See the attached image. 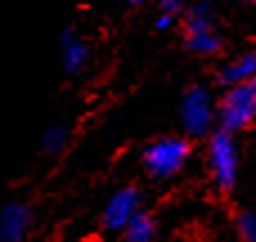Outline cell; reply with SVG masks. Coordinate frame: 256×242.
<instances>
[{
	"instance_id": "9",
	"label": "cell",
	"mask_w": 256,
	"mask_h": 242,
	"mask_svg": "<svg viewBox=\"0 0 256 242\" xmlns=\"http://www.w3.org/2000/svg\"><path fill=\"white\" fill-rule=\"evenodd\" d=\"M122 234H124L126 242H153L155 236H158V222H155L153 213L140 209L124 227Z\"/></svg>"
},
{
	"instance_id": "6",
	"label": "cell",
	"mask_w": 256,
	"mask_h": 242,
	"mask_svg": "<svg viewBox=\"0 0 256 242\" xmlns=\"http://www.w3.org/2000/svg\"><path fill=\"white\" fill-rule=\"evenodd\" d=\"M34 227V211L25 202H7L0 209V242H25Z\"/></svg>"
},
{
	"instance_id": "5",
	"label": "cell",
	"mask_w": 256,
	"mask_h": 242,
	"mask_svg": "<svg viewBox=\"0 0 256 242\" xmlns=\"http://www.w3.org/2000/svg\"><path fill=\"white\" fill-rule=\"evenodd\" d=\"M142 200H144V193H142L140 186L135 184L120 186L104 204V211H102L104 229L124 231V227L130 222V218L142 209Z\"/></svg>"
},
{
	"instance_id": "16",
	"label": "cell",
	"mask_w": 256,
	"mask_h": 242,
	"mask_svg": "<svg viewBox=\"0 0 256 242\" xmlns=\"http://www.w3.org/2000/svg\"><path fill=\"white\" fill-rule=\"evenodd\" d=\"M126 4H130V7H142V4L146 2V0H124Z\"/></svg>"
},
{
	"instance_id": "11",
	"label": "cell",
	"mask_w": 256,
	"mask_h": 242,
	"mask_svg": "<svg viewBox=\"0 0 256 242\" xmlns=\"http://www.w3.org/2000/svg\"><path fill=\"white\" fill-rule=\"evenodd\" d=\"M204 29H216V25H214V11L209 2H198L186 13L184 34H194V31H204Z\"/></svg>"
},
{
	"instance_id": "7",
	"label": "cell",
	"mask_w": 256,
	"mask_h": 242,
	"mask_svg": "<svg viewBox=\"0 0 256 242\" xmlns=\"http://www.w3.org/2000/svg\"><path fill=\"white\" fill-rule=\"evenodd\" d=\"M58 47H61V61H63L66 72L79 74V72L86 67L88 56H90L88 45L79 38V34H76L74 29H66V31H61V36H58Z\"/></svg>"
},
{
	"instance_id": "12",
	"label": "cell",
	"mask_w": 256,
	"mask_h": 242,
	"mask_svg": "<svg viewBox=\"0 0 256 242\" xmlns=\"http://www.w3.org/2000/svg\"><path fill=\"white\" fill-rule=\"evenodd\" d=\"M68 141H70V130L66 126H52L50 130H45L40 146L48 155H61L66 150Z\"/></svg>"
},
{
	"instance_id": "8",
	"label": "cell",
	"mask_w": 256,
	"mask_h": 242,
	"mask_svg": "<svg viewBox=\"0 0 256 242\" xmlns=\"http://www.w3.org/2000/svg\"><path fill=\"white\" fill-rule=\"evenodd\" d=\"M252 79H256V47L238 54L236 58H232L230 63H225L218 70V83L225 85V88Z\"/></svg>"
},
{
	"instance_id": "15",
	"label": "cell",
	"mask_w": 256,
	"mask_h": 242,
	"mask_svg": "<svg viewBox=\"0 0 256 242\" xmlns=\"http://www.w3.org/2000/svg\"><path fill=\"white\" fill-rule=\"evenodd\" d=\"M173 20H176V16H173V13H164V11H160L158 20H155V29H168V27L173 25Z\"/></svg>"
},
{
	"instance_id": "2",
	"label": "cell",
	"mask_w": 256,
	"mask_h": 242,
	"mask_svg": "<svg viewBox=\"0 0 256 242\" xmlns=\"http://www.w3.org/2000/svg\"><path fill=\"white\" fill-rule=\"evenodd\" d=\"M191 159V144L184 137H162L142 150V168L153 180H171Z\"/></svg>"
},
{
	"instance_id": "10",
	"label": "cell",
	"mask_w": 256,
	"mask_h": 242,
	"mask_svg": "<svg viewBox=\"0 0 256 242\" xmlns=\"http://www.w3.org/2000/svg\"><path fill=\"white\" fill-rule=\"evenodd\" d=\"M184 45L189 52L194 54H216L220 49L222 40L216 29H204V31H194V34H184Z\"/></svg>"
},
{
	"instance_id": "13",
	"label": "cell",
	"mask_w": 256,
	"mask_h": 242,
	"mask_svg": "<svg viewBox=\"0 0 256 242\" xmlns=\"http://www.w3.org/2000/svg\"><path fill=\"white\" fill-rule=\"evenodd\" d=\"M236 234L243 242H256V213L252 211H240L236 213Z\"/></svg>"
},
{
	"instance_id": "4",
	"label": "cell",
	"mask_w": 256,
	"mask_h": 242,
	"mask_svg": "<svg viewBox=\"0 0 256 242\" xmlns=\"http://www.w3.org/2000/svg\"><path fill=\"white\" fill-rule=\"evenodd\" d=\"M180 121L189 137H209L218 121V101L204 85H191L180 101Z\"/></svg>"
},
{
	"instance_id": "17",
	"label": "cell",
	"mask_w": 256,
	"mask_h": 242,
	"mask_svg": "<svg viewBox=\"0 0 256 242\" xmlns=\"http://www.w3.org/2000/svg\"><path fill=\"white\" fill-rule=\"evenodd\" d=\"M240 2H254V0H240Z\"/></svg>"
},
{
	"instance_id": "1",
	"label": "cell",
	"mask_w": 256,
	"mask_h": 242,
	"mask_svg": "<svg viewBox=\"0 0 256 242\" xmlns=\"http://www.w3.org/2000/svg\"><path fill=\"white\" fill-rule=\"evenodd\" d=\"M207 168L212 182L220 193H232L238 184L240 153L234 139V132L216 128L207 139Z\"/></svg>"
},
{
	"instance_id": "3",
	"label": "cell",
	"mask_w": 256,
	"mask_h": 242,
	"mask_svg": "<svg viewBox=\"0 0 256 242\" xmlns=\"http://www.w3.org/2000/svg\"><path fill=\"white\" fill-rule=\"evenodd\" d=\"M256 121V79L225 88L218 101V123L230 132L248 130Z\"/></svg>"
},
{
	"instance_id": "14",
	"label": "cell",
	"mask_w": 256,
	"mask_h": 242,
	"mask_svg": "<svg viewBox=\"0 0 256 242\" xmlns=\"http://www.w3.org/2000/svg\"><path fill=\"white\" fill-rule=\"evenodd\" d=\"M155 2H158L160 11H164V13H173V16H176V13L182 9V0H155Z\"/></svg>"
}]
</instances>
